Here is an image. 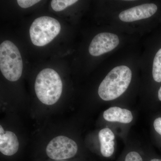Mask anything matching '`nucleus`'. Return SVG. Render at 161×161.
Instances as JSON below:
<instances>
[{"instance_id": "f257e3e1", "label": "nucleus", "mask_w": 161, "mask_h": 161, "mask_svg": "<svg viewBox=\"0 0 161 161\" xmlns=\"http://www.w3.org/2000/svg\"><path fill=\"white\" fill-rule=\"evenodd\" d=\"M132 71L125 65L115 67L99 85L98 94L101 99L111 101L118 98L126 91L132 79Z\"/></svg>"}, {"instance_id": "f03ea898", "label": "nucleus", "mask_w": 161, "mask_h": 161, "mask_svg": "<svg viewBox=\"0 0 161 161\" xmlns=\"http://www.w3.org/2000/svg\"><path fill=\"white\" fill-rule=\"evenodd\" d=\"M35 90L37 97L41 103L52 105L60 98L63 90V84L56 71L52 69H45L37 76Z\"/></svg>"}, {"instance_id": "7ed1b4c3", "label": "nucleus", "mask_w": 161, "mask_h": 161, "mask_svg": "<svg viewBox=\"0 0 161 161\" xmlns=\"http://www.w3.org/2000/svg\"><path fill=\"white\" fill-rule=\"evenodd\" d=\"M23 69V60L18 47L9 40L3 42L0 45V70L4 77L9 81H17Z\"/></svg>"}, {"instance_id": "20e7f679", "label": "nucleus", "mask_w": 161, "mask_h": 161, "mask_svg": "<svg viewBox=\"0 0 161 161\" xmlns=\"http://www.w3.org/2000/svg\"><path fill=\"white\" fill-rule=\"evenodd\" d=\"M60 30V23L56 19L48 16L40 17L36 19L31 26V40L36 46H45L57 37Z\"/></svg>"}, {"instance_id": "39448f33", "label": "nucleus", "mask_w": 161, "mask_h": 161, "mask_svg": "<svg viewBox=\"0 0 161 161\" xmlns=\"http://www.w3.org/2000/svg\"><path fill=\"white\" fill-rule=\"evenodd\" d=\"M78 147L75 141L64 136L52 139L46 147L47 156L56 161L71 158L78 152Z\"/></svg>"}, {"instance_id": "423d86ee", "label": "nucleus", "mask_w": 161, "mask_h": 161, "mask_svg": "<svg viewBox=\"0 0 161 161\" xmlns=\"http://www.w3.org/2000/svg\"><path fill=\"white\" fill-rule=\"evenodd\" d=\"M119 42L117 35L111 33H101L93 38L89 47V52L92 56L98 57L115 49Z\"/></svg>"}, {"instance_id": "0eeeda50", "label": "nucleus", "mask_w": 161, "mask_h": 161, "mask_svg": "<svg viewBox=\"0 0 161 161\" xmlns=\"http://www.w3.org/2000/svg\"><path fill=\"white\" fill-rule=\"evenodd\" d=\"M158 10V7L153 3L144 4L126 9L119 15L123 22H132L150 18Z\"/></svg>"}, {"instance_id": "6e6552de", "label": "nucleus", "mask_w": 161, "mask_h": 161, "mask_svg": "<svg viewBox=\"0 0 161 161\" xmlns=\"http://www.w3.org/2000/svg\"><path fill=\"white\" fill-rule=\"evenodd\" d=\"M19 140L14 132H5L3 127L0 126V151L4 155L12 156L19 150Z\"/></svg>"}, {"instance_id": "1a4fd4ad", "label": "nucleus", "mask_w": 161, "mask_h": 161, "mask_svg": "<svg viewBox=\"0 0 161 161\" xmlns=\"http://www.w3.org/2000/svg\"><path fill=\"white\" fill-rule=\"evenodd\" d=\"M103 116L108 121L118 122L124 124L130 123L133 119L130 111L117 107H111L106 110L104 112Z\"/></svg>"}, {"instance_id": "9d476101", "label": "nucleus", "mask_w": 161, "mask_h": 161, "mask_svg": "<svg viewBox=\"0 0 161 161\" xmlns=\"http://www.w3.org/2000/svg\"><path fill=\"white\" fill-rule=\"evenodd\" d=\"M98 138L102 154L105 157L111 156L114 151L115 135L113 132L109 128H104L99 131Z\"/></svg>"}, {"instance_id": "9b49d317", "label": "nucleus", "mask_w": 161, "mask_h": 161, "mask_svg": "<svg viewBox=\"0 0 161 161\" xmlns=\"http://www.w3.org/2000/svg\"><path fill=\"white\" fill-rule=\"evenodd\" d=\"M152 75L155 81L161 82V48L156 53L153 59Z\"/></svg>"}, {"instance_id": "f8f14e48", "label": "nucleus", "mask_w": 161, "mask_h": 161, "mask_svg": "<svg viewBox=\"0 0 161 161\" xmlns=\"http://www.w3.org/2000/svg\"><path fill=\"white\" fill-rule=\"evenodd\" d=\"M77 2V0H53L51 4L52 9L55 11L59 12L64 10Z\"/></svg>"}, {"instance_id": "ddd939ff", "label": "nucleus", "mask_w": 161, "mask_h": 161, "mask_svg": "<svg viewBox=\"0 0 161 161\" xmlns=\"http://www.w3.org/2000/svg\"><path fill=\"white\" fill-rule=\"evenodd\" d=\"M40 1L38 0H18V4L20 7L23 8H27L34 6Z\"/></svg>"}, {"instance_id": "4468645a", "label": "nucleus", "mask_w": 161, "mask_h": 161, "mask_svg": "<svg viewBox=\"0 0 161 161\" xmlns=\"http://www.w3.org/2000/svg\"><path fill=\"white\" fill-rule=\"evenodd\" d=\"M125 161H142V159L138 153L131 152L126 156Z\"/></svg>"}, {"instance_id": "2eb2a0df", "label": "nucleus", "mask_w": 161, "mask_h": 161, "mask_svg": "<svg viewBox=\"0 0 161 161\" xmlns=\"http://www.w3.org/2000/svg\"><path fill=\"white\" fill-rule=\"evenodd\" d=\"M153 126L155 131L161 135V117L155 119L153 122Z\"/></svg>"}, {"instance_id": "dca6fc26", "label": "nucleus", "mask_w": 161, "mask_h": 161, "mask_svg": "<svg viewBox=\"0 0 161 161\" xmlns=\"http://www.w3.org/2000/svg\"><path fill=\"white\" fill-rule=\"evenodd\" d=\"M158 97L159 99L161 101V86L158 92Z\"/></svg>"}, {"instance_id": "f3484780", "label": "nucleus", "mask_w": 161, "mask_h": 161, "mask_svg": "<svg viewBox=\"0 0 161 161\" xmlns=\"http://www.w3.org/2000/svg\"><path fill=\"white\" fill-rule=\"evenodd\" d=\"M150 161H161V159H153Z\"/></svg>"}, {"instance_id": "a211bd4d", "label": "nucleus", "mask_w": 161, "mask_h": 161, "mask_svg": "<svg viewBox=\"0 0 161 161\" xmlns=\"http://www.w3.org/2000/svg\"><path fill=\"white\" fill-rule=\"evenodd\" d=\"M64 161V160H59V161Z\"/></svg>"}]
</instances>
